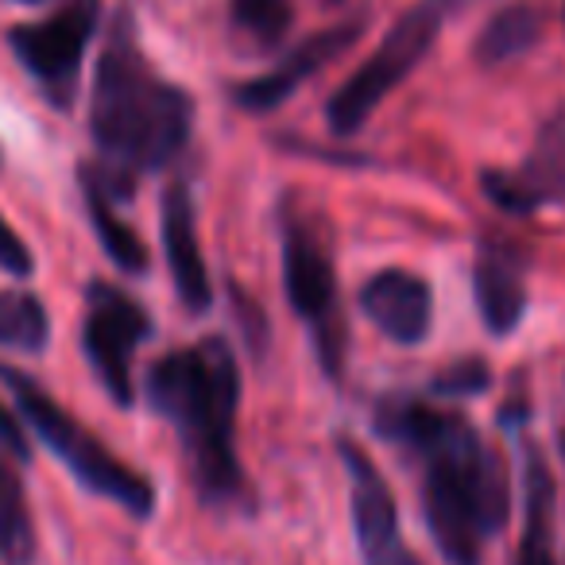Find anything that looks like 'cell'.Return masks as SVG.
Returning <instances> with one entry per match:
<instances>
[{
	"label": "cell",
	"instance_id": "e0dca14e",
	"mask_svg": "<svg viewBox=\"0 0 565 565\" xmlns=\"http://www.w3.org/2000/svg\"><path fill=\"white\" fill-rule=\"evenodd\" d=\"M542 35V17L531 4H508L500 9L484 28H480L477 43H472V55L484 66H500L511 58L526 55V51L539 43Z\"/></svg>",
	"mask_w": 565,
	"mask_h": 565
},
{
	"label": "cell",
	"instance_id": "277c9868",
	"mask_svg": "<svg viewBox=\"0 0 565 565\" xmlns=\"http://www.w3.org/2000/svg\"><path fill=\"white\" fill-rule=\"evenodd\" d=\"M0 384L17 395L20 415L40 434L43 446L78 477V484H86L89 492L105 495V500L120 503V508L136 519H148L151 511H156V488H151V480H143L140 472L128 469L120 457H113L94 434L82 430L32 376L17 372L12 364H0Z\"/></svg>",
	"mask_w": 565,
	"mask_h": 565
},
{
	"label": "cell",
	"instance_id": "5b68a950",
	"mask_svg": "<svg viewBox=\"0 0 565 565\" xmlns=\"http://www.w3.org/2000/svg\"><path fill=\"white\" fill-rule=\"evenodd\" d=\"M449 9H454V0H418L415 9H407L395 20L384 43L369 55V63L349 74L338 94L330 97V105H326V120H330L333 132H361L364 120L380 109V102L430 55Z\"/></svg>",
	"mask_w": 565,
	"mask_h": 565
},
{
	"label": "cell",
	"instance_id": "d4e9b609",
	"mask_svg": "<svg viewBox=\"0 0 565 565\" xmlns=\"http://www.w3.org/2000/svg\"><path fill=\"white\" fill-rule=\"evenodd\" d=\"M562 449H565V438H562Z\"/></svg>",
	"mask_w": 565,
	"mask_h": 565
},
{
	"label": "cell",
	"instance_id": "cb8c5ba5",
	"mask_svg": "<svg viewBox=\"0 0 565 565\" xmlns=\"http://www.w3.org/2000/svg\"><path fill=\"white\" fill-rule=\"evenodd\" d=\"M24 4H40V0H24Z\"/></svg>",
	"mask_w": 565,
	"mask_h": 565
},
{
	"label": "cell",
	"instance_id": "4fadbf2b",
	"mask_svg": "<svg viewBox=\"0 0 565 565\" xmlns=\"http://www.w3.org/2000/svg\"><path fill=\"white\" fill-rule=\"evenodd\" d=\"M282 282H287L295 315L315 326L333 322V302H338L333 264L307 228H287L282 236Z\"/></svg>",
	"mask_w": 565,
	"mask_h": 565
},
{
	"label": "cell",
	"instance_id": "7a4b0ae2",
	"mask_svg": "<svg viewBox=\"0 0 565 565\" xmlns=\"http://www.w3.org/2000/svg\"><path fill=\"white\" fill-rule=\"evenodd\" d=\"M148 399L179 430L202 500H241L244 472L233 449L241 372L233 349L221 338H210L194 349L167 353L148 376Z\"/></svg>",
	"mask_w": 565,
	"mask_h": 565
},
{
	"label": "cell",
	"instance_id": "6da1fadb",
	"mask_svg": "<svg viewBox=\"0 0 565 565\" xmlns=\"http://www.w3.org/2000/svg\"><path fill=\"white\" fill-rule=\"evenodd\" d=\"M399 446L426 457L423 508L449 565H480L488 534L508 523L511 492L503 461L484 449L461 415L415 403L399 423Z\"/></svg>",
	"mask_w": 565,
	"mask_h": 565
},
{
	"label": "cell",
	"instance_id": "2e32d148",
	"mask_svg": "<svg viewBox=\"0 0 565 565\" xmlns=\"http://www.w3.org/2000/svg\"><path fill=\"white\" fill-rule=\"evenodd\" d=\"M526 526L515 565H554V477L539 449H526Z\"/></svg>",
	"mask_w": 565,
	"mask_h": 565
},
{
	"label": "cell",
	"instance_id": "9c48e42d",
	"mask_svg": "<svg viewBox=\"0 0 565 565\" xmlns=\"http://www.w3.org/2000/svg\"><path fill=\"white\" fill-rule=\"evenodd\" d=\"M484 194L503 213L526 217L531 210L565 198V109L542 120L534 151L519 171H484Z\"/></svg>",
	"mask_w": 565,
	"mask_h": 565
},
{
	"label": "cell",
	"instance_id": "30bf717a",
	"mask_svg": "<svg viewBox=\"0 0 565 565\" xmlns=\"http://www.w3.org/2000/svg\"><path fill=\"white\" fill-rule=\"evenodd\" d=\"M361 32H364L361 20H345V24H333V28H326V32L310 35L302 47H295L291 55H287L282 66H275V71L264 74V78L244 82V86L236 89V105L248 113L279 109V105L299 89L302 78H315L326 63H333L341 51L353 47V43L361 40Z\"/></svg>",
	"mask_w": 565,
	"mask_h": 565
},
{
	"label": "cell",
	"instance_id": "3957f363",
	"mask_svg": "<svg viewBox=\"0 0 565 565\" xmlns=\"http://www.w3.org/2000/svg\"><path fill=\"white\" fill-rule=\"evenodd\" d=\"M194 102L186 89L163 82L140 47L117 32L97 63L89 128L102 151L128 171H159L190 140Z\"/></svg>",
	"mask_w": 565,
	"mask_h": 565
},
{
	"label": "cell",
	"instance_id": "ffe728a7",
	"mask_svg": "<svg viewBox=\"0 0 565 565\" xmlns=\"http://www.w3.org/2000/svg\"><path fill=\"white\" fill-rule=\"evenodd\" d=\"M233 24L264 47H275L291 28V4L287 0H233Z\"/></svg>",
	"mask_w": 565,
	"mask_h": 565
},
{
	"label": "cell",
	"instance_id": "ac0fdd59",
	"mask_svg": "<svg viewBox=\"0 0 565 565\" xmlns=\"http://www.w3.org/2000/svg\"><path fill=\"white\" fill-rule=\"evenodd\" d=\"M0 557L9 565L35 562V526L17 469L0 457Z\"/></svg>",
	"mask_w": 565,
	"mask_h": 565
},
{
	"label": "cell",
	"instance_id": "8fae6325",
	"mask_svg": "<svg viewBox=\"0 0 565 565\" xmlns=\"http://www.w3.org/2000/svg\"><path fill=\"white\" fill-rule=\"evenodd\" d=\"M361 307L376 322V330H384L399 345H418L434 322V295L426 279L399 267H387L364 282Z\"/></svg>",
	"mask_w": 565,
	"mask_h": 565
},
{
	"label": "cell",
	"instance_id": "ba28073f",
	"mask_svg": "<svg viewBox=\"0 0 565 565\" xmlns=\"http://www.w3.org/2000/svg\"><path fill=\"white\" fill-rule=\"evenodd\" d=\"M338 454L353 477V526L364 565H423L403 542L395 495L376 465L369 461V454L349 438L338 441Z\"/></svg>",
	"mask_w": 565,
	"mask_h": 565
},
{
	"label": "cell",
	"instance_id": "44dd1931",
	"mask_svg": "<svg viewBox=\"0 0 565 565\" xmlns=\"http://www.w3.org/2000/svg\"><path fill=\"white\" fill-rule=\"evenodd\" d=\"M492 384V372H488L484 361L469 356V361H457L434 380V395H446V399H469V395H480Z\"/></svg>",
	"mask_w": 565,
	"mask_h": 565
},
{
	"label": "cell",
	"instance_id": "9a60e30c",
	"mask_svg": "<svg viewBox=\"0 0 565 565\" xmlns=\"http://www.w3.org/2000/svg\"><path fill=\"white\" fill-rule=\"evenodd\" d=\"M82 194H86V210L89 221L97 228V241H102L105 256L128 275H140L148 267V248H143L140 233L128 225L117 213V198L109 190V179H105L102 167H82Z\"/></svg>",
	"mask_w": 565,
	"mask_h": 565
},
{
	"label": "cell",
	"instance_id": "7c38bea8",
	"mask_svg": "<svg viewBox=\"0 0 565 565\" xmlns=\"http://www.w3.org/2000/svg\"><path fill=\"white\" fill-rule=\"evenodd\" d=\"M163 252L174 275V291L182 307L202 315L213 299V282L205 271L202 248H198V225H194V202L182 182H171L163 194Z\"/></svg>",
	"mask_w": 565,
	"mask_h": 565
},
{
	"label": "cell",
	"instance_id": "d6986e66",
	"mask_svg": "<svg viewBox=\"0 0 565 565\" xmlns=\"http://www.w3.org/2000/svg\"><path fill=\"white\" fill-rule=\"evenodd\" d=\"M51 338V318L43 302L28 291H0V345L20 353H40Z\"/></svg>",
	"mask_w": 565,
	"mask_h": 565
},
{
	"label": "cell",
	"instance_id": "52a82bcc",
	"mask_svg": "<svg viewBox=\"0 0 565 565\" xmlns=\"http://www.w3.org/2000/svg\"><path fill=\"white\" fill-rule=\"evenodd\" d=\"M94 28H97V4L94 0H78L71 9L55 12L51 20L12 28L9 43L17 51L20 66L32 78H40L47 89H63L66 97L82 71V55H86L89 40H94Z\"/></svg>",
	"mask_w": 565,
	"mask_h": 565
},
{
	"label": "cell",
	"instance_id": "603a6c76",
	"mask_svg": "<svg viewBox=\"0 0 565 565\" xmlns=\"http://www.w3.org/2000/svg\"><path fill=\"white\" fill-rule=\"evenodd\" d=\"M0 446L9 449L17 461H32V446H28V430L20 426V418L0 403Z\"/></svg>",
	"mask_w": 565,
	"mask_h": 565
},
{
	"label": "cell",
	"instance_id": "5bb4252c",
	"mask_svg": "<svg viewBox=\"0 0 565 565\" xmlns=\"http://www.w3.org/2000/svg\"><path fill=\"white\" fill-rule=\"evenodd\" d=\"M472 295L484 326L495 338H508L526 315V287L519 267L500 248H484L472 267Z\"/></svg>",
	"mask_w": 565,
	"mask_h": 565
},
{
	"label": "cell",
	"instance_id": "7402d4cb",
	"mask_svg": "<svg viewBox=\"0 0 565 565\" xmlns=\"http://www.w3.org/2000/svg\"><path fill=\"white\" fill-rule=\"evenodd\" d=\"M35 259L32 252H28V244L17 236V228L9 225V221L0 217V271L9 275H32Z\"/></svg>",
	"mask_w": 565,
	"mask_h": 565
},
{
	"label": "cell",
	"instance_id": "8992f818",
	"mask_svg": "<svg viewBox=\"0 0 565 565\" xmlns=\"http://www.w3.org/2000/svg\"><path fill=\"white\" fill-rule=\"evenodd\" d=\"M151 333V322L128 295L109 282L89 287V315L82 330V345L94 364L97 380L113 395L117 407H132V356Z\"/></svg>",
	"mask_w": 565,
	"mask_h": 565
}]
</instances>
